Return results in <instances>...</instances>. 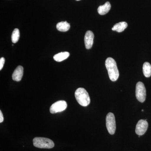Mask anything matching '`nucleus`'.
<instances>
[{
    "label": "nucleus",
    "instance_id": "1",
    "mask_svg": "<svg viewBox=\"0 0 151 151\" xmlns=\"http://www.w3.org/2000/svg\"><path fill=\"white\" fill-rule=\"evenodd\" d=\"M105 64L110 79L113 81H116L119 78V73L116 61L112 58H108L105 60Z\"/></svg>",
    "mask_w": 151,
    "mask_h": 151
},
{
    "label": "nucleus",
    "instance_id": "2",
    "mask_svg": "<svg viewBox=\"0 0 151 151\" xmlns=\"http://www.w3.org/2000/svg\"><path fill=\"white\" fill-rule=\"evenodd\" d=\"M75 96L78 104L81 106L86 107L90 103L89 94L84 88H79L76 89L75 92Z\"/></svg>",
    "mask_w": 151,
    "mask_h": 151
},
{
    "label": "nucleus",
    "instance_id": "3",
    "mask_svg": "<svg viewBox=\"0 0 151 151\" xmlns=\"http://www.w3.org/2000/svg\"><path fill=\"white\" fill-rule=\"evenodd\" d=\"M33 142L34 146L39 148L51 149L55 145L53 141L46 138H35L33 140Z\"/></svg>",
    "mask_w": 151,
    "mask_h": 151
},
{
    "label": "nucleus",
    "instance_id": "4",
    "mask_svg": "<svg viewBox=\"0 0 151 151\" xmlns=\"http://www.w3.org/2000/svg\"><path fill=\"white\" fill-rule=\"evenodd\" d=\"M106 125L109 134L113 135L115 134L116 130V123L114 114L109 113L107 114L106 118Z\"/></svg>",
    "mask_w": 151,
    "mask_h": 151
},
{
    "label": "nucleus",
    "instance_id": "5",
    "mask_svg": "<svg viewBox=\"0 0 151 151\" xmlns=\"http://www.w3.org/2000/svg\"><path fill=\"white\" fill-rule=\"evenodd\" d=\"M136 96L138 101L141 103L145 102L146 98V90L142 82H138L136 85Z\"/></svg>",
    "mask_w": 151,
    "mask_h": 151
},
{
    "label": "nucleus",
    "instance_id": "6",
    "mask_svg": "<svg viewBox=\"0 0 151 151\" xmlns=\"http://www.w3.org/2000/svg\"><path fill=\"white\" fill-rule=\"evenodd\" d=\"M67 107V104L65 101L60 100L52 104L50 108V111L52 114L59 113L64 111Z\"/></svg>",
    "mask_w": 151,
    "mask_h": 151
},
{
    "label": "nucleus",
    "instance_id": "7",
    "mask_svg": "<svg viewBox=\"0 0 151 151\" xmlns=\"http://www.w3.org/2000/svg\"><path fill=\"white\" fill-rule=\"evenodd\" d=\"M146 120H140L138 122L136 126L135 132L138 135L142 136L145 133L148 127V124Z\"/></svg>",
    "mask_w": 151,
    "mask_h": 151
},
{
    "label": "nucleus",
    "instance_id": "8",
    "mask_svg": "<svg viewBox=\"0 0 151 151\" xmlns=\"http://www.w3.org/2000/svg\"><path fill=\"white\" fill-rule=\"evenodd\" d=\"M94 38V34L91 31L86 32L84 37V43L85 47L87 49H89L92 47Z\"/></svg>",
    "mask_w": 151,
    "mask_h": 151
},
{
    "label": "nucleus",
    "instance_id": "9",
    "mask_svg": "<svg viewBox=\"0 0 151 151\" xmlns=\"http://www.w3.org/2000/svg\"><path fill=\"white\" fill-rule=\"evenodd\" d=\"M24 69L22 66L19 65L17 68L12 74V78L15 81H19L21 80L23 75Z\"/></svg>",
    "mask_w": 151,
    "mask_h": 151
},
{
    "label": "nucleus",
    "instance_id": "10",
    "mask_svg": "<svg viewBox=\"0 0 151 151\" xmlns=\"http://www.w3.org/2000/svg\"><path fill=\"white\" fill-rule=\"evenodd\" d=\"M111 8V5L110 2H107L103 5L100 6L97 9L98 13L101 15L108 13Z\"/></svg>",
    "mask_w": 151,
    "mask_h": 151
},
{
    "label": "nucleus",
    "instance_id": "11",
    "mask_svg": "<svg viewBox=\"0 0 151 151\" xmlns=\"http://www.w3.org/2000/svg\"><path fill=\"white\" fill-rule=\"evenodd\" d=\"M128 26V24L127 22H120L115 24L112 29L113 31H116L118 32H121L124 31Z\"/></svg>",
    "mask_w": 151,
    "mask_h": 151
},
{
    "label": "nucleus",
    "instance_id": "12",
    "mask_svg": "<svg viewBox=\"0 0 151 151\" xmlns=\"http://www.w3.org/2000/svg\"><path fill=\"white\" fill-rule=\"evenodd\" d=\"M70 54L68 52H60L58 53L53 57L54 60L57 62H61L63 61L64 60L67 59L68 58Z\"/></svg>",
    "mask_w": 151,
    "mask_h": 151
},
{
    "label": "nucleus",
    "instance_id": "13",
    "mask_svg": "<svg viewBox=\"0 0 151 151\" xmlns=\"http://www.w3.org/2000/svg\"><path fill=\"white\" fill-rule=\"evenodd\" d=\"M70 28V24L66 21L60 22L58 23L56 25L57 29L63 32L67 31Z\"/></svg>",
    "mask_w": 151,
    "mask_h": 151
},
{
    "label": "nucleus",
    "instance_id": "14",
    "mask_svg": "<svg viewBox=\"0 0 151 151\" xmlns=\"http://www.w3.org/2000/svg\"><path fill=\"white\" fill-rule=\"evenodd\" d=\"M143 72L146 77H150L151 76V65L148 62H145L143 65Z\"/></svg>",
    "mask_w": 151,
    "mask_h": 151
},
{
    "label": "nucleus",
    "instance_id": "15",
    "mask_svg": "<svg viewBox=\"0 0 151 151\" xmlns=\"http://www.w3.org/2000/svg\"><path fill=\"white\" fill-rule=\"evenodd\" d=\"M20 33L19 29H14L12 35V40L13 43H17L18 41Z\"/></svg>",
    "mask_w": 151,
    "mask_h": 151
},
{
    "label": "nucleus",
    "instance_id": "16",
    "mask_svg": "<svg viewBox=\"0 0 151 151\" xmlns=\"http://www.w3.org/2000/svg\"><path fill=\"white\" fill-rule=\"evenodd\" d=\"M5 59L4 58H1L0 59V70H1L4 67V64Z\"/></svg>",
    "mask_w": 151,
    "mask_h": 151
},
{
    "label": "nucleus",
    "instance_id": "17",
    "mask_svg": "<svg viewBox=\"0 0 151 151\" xmlns=\"http://www.w3.org/2000/svg\"><path fill=\"white\" fill-rule=\"evenodd\" d=\"M4 120V116H3V113L2 111H0V123H2Z\"/></svg>",
    "mask_w": 151,
    "mask_h": 151
},
{
    "label": "nucleus",
    "instance_id": "18",
    "mask_svg": "<svg viewBox=\"0 0 151 151\" xmlns=\"http://www.w3.org/2000/svg\"><path fill=\"white\" fill-rule=\"evenodd\" d=\"M142 112H144V110H142Z\"/></svg>",
    "mask_w": 151,
    "mask_h": 151
},
{
    "label": "nucleus",
    "instance_id": "19",
    "mask_svg": "<svg viewBox=\"0 0 151 151\" xmlns=\"http://www.w3.org/2000/svg\"><path fill=\"white\" fill-rule=\"evenodd\" d=\"M76 1H80V0H76Z\"/></svg>",
    "mask_w": 151,
    "mask_h": 151
}]
</instances>
